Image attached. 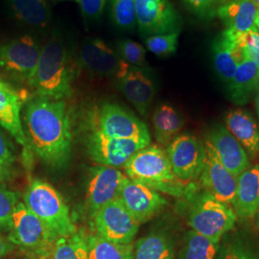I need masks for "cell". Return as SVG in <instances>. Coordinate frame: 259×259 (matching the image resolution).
<instances>
[{
	"instance_id": "6da1fadb",
	"label": "cell",
	"mask_w": 259,
	"mask_h": 259,
	"mask_svg": "<svg viewBox=\"0 0 259 259\" xmlns=\"http://www.w3.org/2000/svg\"><path fill=\"white\" fill-rule=\"evenodd\" d=\"M23 129L30 148L49 167L65 168L71 157L72 133L65 100L30 99L23 111Z\"/></svg>"
},
{
	"instance_id": "7a4b0ae2",
	"label": "cell",
	"mask_w": 259,
	"mask_h": 259,
	"mask_svg": "<svg viewBox=\"0 0 259 259\" xmlns=\"http://www.w3.org/2000/svg\"><path fill=\"white\" fill-rule=\"evenodd\" d=\"M74 58L65 37L54 31L41 47L35 74L30 87L38 97L66 100L73 94Z\"/></svg>"
},
{
	"instance_id": "3957f363",
	"label": "cell",
	"mask_w": 259,
	"mask_h": 259,
	"mask_svg": "<svg viewBox=\"0 0 259 259\" xmlns=\"http://www.w3.org/2000/svg\"><path fill=\"white\" fill-rule=\"evenodd\" d=\"M130 180L146 185L159 193L183 197L186 183L177 178L173 172L166 151L157 145L141 149L123 166Z\"/></svg>"
},
{
	"instance_id": "277c9868",
	"label": "cell",
	"mask_w": 259,
	"mask_h": 259,
	"mask_svg": "<svg viewBox=\"0 0 259 259\" xmlns=\"http://www.w3.org/2000/svg\"><path fill=\"white\" fill-rule=\"evenodd\" d=\"M23 204L41 220L56 239L77 232L64 197L47 182L33 180L23 196Z\"/></svg>"
},
{
	"instance_id": "5b68a950",
	"label": "cell",
	"mask_w": 259,
	"mask_h": 259,
	"mask_svg": "<svg viewBox=\"0 0 259 259\" xmlns=\"http://www.w3.org/2000/svg\"><path fill=\"white\" fill-rule=\"evenodd\" d=\"M236 219L232 206L216 200L206 191L192 198L188 225L192 231L215 243H220L223 236L233 229Z\"/></svg>"
},
{
	"instance_id": "8992f818",
	"label": "cell",
	"mask_w": 259,
	"mask_h": 259,
	"mask_svg": "<svg viewBox=\"0 0 259 259\" xmlns=\"http://www.w3.org/2000/svg\"><path fill=\"white\" fill-rule=\"evenodd\" d=\"M9 239L15 246L36 256H47L56 238L46 225L23 204L19 202L12 214Z\"/></svg>"
},
{
	"instance_id": "52a82bcc",
	"label": "cell",
	"mask_w": 259,
	"mask_h": 259,
	"mask_svg": "<svg viewBox=\"0 0 259 259\" xmlns=\"http://www.w3.org/2000/svg\"><path fill=\"white\" fill-rule=\"evenodd\" d=\"M41 46L32 35H22L0 46V69L13 79L30 84Z\"/></svg>"
},
{
	"instance_id": "ba28073f",
	"label": "cell",
	"mask_w": 259,
	"mask_h": 259,
	"mask_svg": "<svg viewBox=\"0 0 259 259\" xmlns=\"http://www.w3.org/2000/svg\"><path fill=\"white\" fill-rule=\"evenodd\" d=\"M96 124L95 129L110 138L151 142L147 125L117 103H102L96 111Z\"/></svg>"
},
{
	"instance_id": "9c48e42d",
	"label": "cell",
	"mask_w": 259,
	"mask_h": 259,
	"mask_svg": "<svg viewBox=\"0 0 259 259\" xmlns=\"http://www.w3.org/2000/svg\"><path fill=\"white\" fill-rule=\"evenodd\" d=\"M150 144L141 140L110 138L95 128L85 138V148L93 161L116 169L124 166L135 154Z\"/></svg>"
},
{
	"instance_id": "30bf717a",
	"label": "cell",
	"mask_w": 259,
	"mask_h": 259,
	"mask_svg": "<svg viewBox=\"0 0 259 259\" xmlns=\"http://www.w3.org/2000/svg\"><path fill=\"white\" fill-rule=\"evenodd\" d=\"M93 221L96 234L115 244L133 243L139 232V223L118 199L103 205Z\"/></svg>"
},
{
	"instance_id": "8fae6325",
	"label": "cell",
	"mask_w": 259,
	"mask_h": 259,
	"mask_svg": "<svg viewBox=\"0 0 259 259\" xmlns=\"http://www.w3.org/2000/svg\"><path fill=\"white\" fill-rule=\"evenodd\" d=\"M167 156L174 174L185 183L200 178L205 160V147L190 134L179 135L168 146Z\"/></svg>"
},
{
	"instance_id": "7c38bea8",
	"label": "cell",
	"mask_w": 259,
	"mask_h": 259,
	"mask_svg": "<svg viewBox=\"0 0 259 259\" xmlns=\"http://www.w3.org/2000/svg\"><path fill=\"white\" fill-rule=\"evenodd\" d=\"M139 33L144 37L180 32L182 19L170 0H135Z\"/></svg>"
},
{
	"instance_id": "4fadbf2b",
	"label": "cell",
	"mask_w": 259,
	"mask_h": 259,
	"mask_svg": "<svg viewBox=\"0 0 259 259\" xmlns=\"http://www.w3.org/2000/svg\"><path fill=\"white\" fill-rule=\"evenodd\" d=\"M79 63L90 73L115 81L128 72L131 65L104 40L93 37L85 39L79 51Z\"/></svg>"
},
{
	"instance_id": "5bb4252c",
	"label": "cell",
	"mask_w": 259,
	"mask_h": 259,
	"mask_svg": "<svg viewBox=\"0 0 259 259\" xmlns=\"http://www.w3.org/2000/svg\"><path fill=\"white\" fill-rule=\"evenodd\" d=\"M128 179L116 168L96 165L91 167L85 192V206L93 219L103 205L119 198L121 188Z\"/></svg>"
},
{
	"instance_id": "9a60e30c",
	"label": "cell",
	"mask_w": 259,
	"mask_h": 259,
	"mask_svg": "<svg viewBox=\"0 0 259 259\" xmlns=\"http://www.w3.org/2000/svg\"><path fill=\"white\" fill-rule=\"evenodd\" d=\"M205 160L200 175V183L204 191L213 196L216 200L230 206L233 205L237 178L224 166L211 143L205 139Z\"/></svg>"
},
{
	"instance_id": "2e32d148",
	"label": "cell",
	"mask_w": 259,
	"mask_h": 259,
	"mask_svg": "<svg viewBox=\"0 0 259 259\" xmlns=\"http://www.w3.org/2000/svg\"><path fill=\"white\" fill-rule=\"evenodd\" d=\"M118 200L139 225L152 219L167 204L166 199L159 192L129 178L121 188Z\"/></svg>"
},
{
	"instance_id": "e0dca14e",
	"label": "cell",
	"mask_w": 259,
	"mask_h": 259,
	"mask_svg": "<svg viewBox=\"0 0 259 259\" xmlns=\"http://www.w3.org/2000/svg\"><path fill=\"white\" fill-rule=\"evenodd\" d=\"M117 89L142 116H146L157 94V87L148 72L132 66L122 78L116 80Z\"/></svg>"
},
{
	"instance_id": "ac0fdd59",
	"label": "cell",
	"mask_w": 259,
	"mask_h": 259,
	"mask_svg": "<svg viewBox=\"0 0 259 259\" xmlns=\"http://www.w3.org/2000/svg\"><path fill=\"white\" fill-rule=\"evenodd\" d=\"M23 104L24 98L21 93L0 77V126L27 151L30 146L21 120Z\"/></svg>"
},
{
	"instance_id": "d6986e66",
	"label": "cell",
	"mask_w": 259,
	"mask_h": 259,
	"mask_svg": "<svg viewBox=\"0 0 259 259\" xmlns=\"http://www.w3.org/2000/svg\"><path fill=\"white\" fill-rule=\"evenodd\" d=\"M206 139L211 143L224 166L233 176L237 178L250 167V159L246 150L225 126L215 125L209 130Z\"/></svg>"
},
{
	"instance_id": "ffe728a7",
	"label": "cell",
	"mask_w": 259,
	"mask_h": 259,
	"mask_svg": "<svg viewBox=\"0 0 259 259\" xmlns=\"http://www.w3.org/2000/svg\"><path fill=\"white\" fill-rule=\"evenodd\" d=\"M213 64L219 78L230 83L237 66L247 59L244 51L235 44L234 34L224 30L212 42Z\"/></svg>"
},
{
	"instance_id": "44dd1931",
	"label": "cell",
	"mask_w": 259,
	"mask_h": 259,
	"mask_svg": "<svg viewBox=\"0 0 259 259\" xmlns=\"http://www.w3.org/2000/svg\"><path fill=\"white\" fill-rule=\"evenodd\" d=\"M232 208L241 219L253 218L259 209V164L250 166L237 177Z\"/></svg>"
},
{
	"instance_id": "7402d4cb",
	"label": "cell",
	"mask_w": 259,
	"mask_h": 259,
	"mask_svg": "<svg viewBox=\"0 0 259 259\" xmlns=\"http://www.w3.org/2000/svg\"><path fill=\"white\" fill-rule=\"evenodd\" d=\"M225 127L251 157L259 153V126L250 111L234 109L225 116Z\"/></svg>"
},
{
	"instance_id": "603a6c76",
	"label": "cell",
	"mask_w": 259,
	"mask_h": 259,
	"mask_svg": "<svg viewBox=\"0 0 259 259\" xmlns=\"http://www.w3.org/2000/svg\"><path fill=\"white\" fill-rule=\"evenodd\" d=\"M258 14V8L251 0H229L218 10L217 17L222 20L226 30L237 35L255 26Z\"/></svg>"
},
{
	"instance_id": "cb8c5ba5",
	"label": "cell",
	"mask_w": 259,
	"mask_h": 259,
	"mask_svg": "<svg viewBox=\"0 0 259 259\" xmlns=\"http://www.w3.org/2000/svg\"><path fill=\"white\" fill-rule=\"evenodd\" d=\"M12 16L19 23L45 32L51 22L48 0H5Z\"/></svg>"
},
{
	"instance_id": "d4e9b609",
	"label": "cell",
	"mask_w": 259,
	"mask_h": 259,
	"mask_svg": "<svg viewBox=\"0 0 259 259\" xmlns=\"http://www.w3.org/2000/svg\"><path fill=\"white\" fill-rule=\"evenodd\" d=\"M229 98L237 106L250 102L259 88V68L252 61L246 59L237 66L230 83L227 84Z\"/></svg>"
},
{
	"instance_id": "484cf974",
	"label": "cell",
	"mask_w": 259,
	"mask_h": 259,
	"mask_svg": "<svg viewBox=\"0 0 259 259\" xmlns=\"http://www.w3.org/2000/svg\"><path fill=\"white\" fill-rule=\"evenodd\" d=\"M175 241L164 230L149 232L134 244V259H174Z\"/></svg>"
},
{
	"instance_id": "4316f807",
	"label": "cell",
	"mask_w": 259,
	"mask_h": 259,
	"mask_svg": "<svg viewBox=\"0 0 259 259\" xmlns=\"http://www.w3.org/2000/svg\"><path fill=\"white\" fill-rule=\"evenodd\" d=\"M152 120L155 138L160 145L166 147L180 135L185 125L182 114L168 104H161L157 107Z\"/></svg>"
},
{
	"instance_id": "83f0119b",
	"label": "cell",
	"mask_w": 259,
	"mask_h": 259,
	"mask_svg": "<svg viewBox=\"0 0 259 259\" xmlns=\"http://www.w3.org/2000/svg\"><path fill=\"white\" fill-rule=\"evenodd\" d=\"M219 248L220 243H215L191 230L185 233L174 259H216Z\"/></svg>"
},
{
	"instance_id": "f1b7e54d",
	"label": "cell",
	"mask_w": 259,
	"mask_h": 259,
	"mask_svg": "<svg viewBox=\"0 0 259 259\" xmlns=\"http://www.w3.org/2000/svg\"><path fill=\"white\" fill-rule=\"evenodd\" d=\"M90 259H134V244H115L97 234L85 235Z\"/></svg>"
},
{
	"instance_id": "f546056e",
	"label": "cell",
	"mask_w": 259,
	"mask_h": 259,
	"mask_svg": "<svg viewBox=\"0 0 259 259\" xmlns=\"http://www.w3.org/2000/svg\"><path fill=\"white\" fill-rule=\"evenodd\" d=\"M47 259H90L85 234L77 232L73 235L59 237L52 245Z\"/></svg>"
},
{
	"instance_id": "4dcf8cb0",
	"label": "cell",
	"mask_w": 259,
	"mask_h": 259,
	"mask_svg": "<svg viewBox=\"0 0 259 259\" xmlns=\"http://www.w3.org/2000/svg\"><path fill=\"white\" fill-rule=\"evenodd\" d=\"M110 13L112 23L118 29L132 32L137 26L135 0H111Z\"/></svg>"
},
{
	"instance_id": "1f68e13d",
	"label": "cell",
	"mask_w": 259,
	"mask_h": 259,
	"mask_svg": "<svg viewBox=\"0 0 259 259\" xmlns=\"http://www.w3.org/2000/svg\"><path fill=\"white\" fill-rule=\"evenodd\" d=\"M180 32L155 35L145 37V46L150 52L159 57H167L176 53L179 46Z\"/></svg>"
},
{
	"instance_id": "d6a6232c",
	"label": "cell",
	"mask_w": 259,
	"mask_h": 259,
	"mask_svg": "<svg viewBox=\"0 0 259 259\" xmlns=\"http://www.w3.org/2000/svg\"><path fill=\"white\" fill-rule=\"evenodd\" d=\"M117 53L132 66L142 67L146 65V50L139 42L132 39H121L117 42Z\"/></svg>"
},
{
	"instance_id": "836d02e7",
	"label": "cell",
	"mask_w": 259,
	"mask_h": 259,
	"mask_svg": "<svg viewBox=\"0 0 259 259\" xmlns=\"http://www.w3.org/2000/svg\"><path fill=\"white\" fill-rule=\"evenodd\" d=\"M234 38L247 59L252 61L259 68V30L256 25L245 33L234 35Z\"/></svg>"
},
{
	"instance_id": "e575fe53",
	"label": "cell",
	"mask_w": 259,
	"mask_h": 259,
	"mask_svg": "<svg viewBox=\"0 0 259 259\" xmlns=\"http://www.w3.org/2000/svg\"><path fill=\"white\" fill-rule=\"evenodd\" d=\"M216 259H259V255L244 242L233 239L220 246Z\"/></svg>"
},
{
	"instance_id": "d590c367",
	"label": "cell",
	"mask_w": 259,
	"mask_h": 259,
	"mask_svg": "<svg viewBox=\"0 0 259 259\" xmlns=\"http://www.w3.org/2000/svg\"><path fill=\"white\" fill-rule=\"evenodd\" d=\"M19 202V195L17 192L0 185V231L9 230L12 214Z\"/></svg>"
},
{
	"instance_id": "8d00e7d4",
	"label": "cell",
	"mask_w": 259,
	"mask_h": 259,
	"mask_svg": "<svg viewBox=\"0 0 259 259\" xmlns=\"http://www.w3.org/2000/svg\"><path fill=\"white\" fill-rule=\"evenodd\" d=\"M192 13L204 19H210L217 17L218 10L229 0H183Z\"/></svg>"
},
{
	"instance_id": "74e56055",
	"label": "cell",
	"mask_w": 259,
	"mask_h": 259,
	"mask_svg": "<svg viewBox=\"0 0 259 259\" xmlns=\"http://www.w3.org/2000/svg\"><path fill=\"white\" fill-rule=\"evenodd\" d=\"M108 0H78L83 19L89 21L101 18Z\"/></svg>"
},
{
	"instance_id": "f35d334b",
	"label": "cell",
	"mask_w": 259,
	"mask_h": 259,
	"mask_svg": "<svg viewBox=\"0 0 259 259\" xmlns=\"http://www.w3.org/2000/svg\"><path fill=\"white\" fill-rule=\"evenodd\" d=\"M0 160L12 166L16 161V156L9 139L0 130Z\"/></svg>"
},
{
	"instance_id": "ab89813d",
	"label": "cell",
	"mask_w": 259,
	"mask_h": 259,
	"mask_svg": "<svg viewBox=\"0 0 259 259\" xmlns=\"http://www.w3.org/2000/svg\"><path fill=\"white\" fill-rule=\"evenodd\" d=\"M14 249L15 245L8 238H5L0 234V259L7 256Z\"/></svg>"
},
{
	"instance_id": "60d3db41",
	"label": "cell",
	"mask_w": 259,
	"mask_h": 259,
	"mask_svg": "<svg viewBox=\"0 0 259 259\" xmlns=\"http://www.w3.org/2000/svg\"><path fill=\"white\" fill-rule=\"evenodd\" d=\"M13 178L12 166H9L0 160V183L11 181Z\"/></svg>"
},
{
	"instance_id": "b9f144b4",
	"label": "cell",
	"mask_w": 259,
	"mask_h": 259,
	"mask_svg": "<svg viewBox=\"0 0 259 259\" xmlns=\"http://www.w3.org/2000/svg\"><path fill=\"white\" fill-rule=\"evenodd\" d=\"M255 110H256V113H257L259 119V88L255 93Z\"/></svg>"
},
{
	"instance_id": "7bdbcfd3",
	"label": "cell",
	"mask_w": 259,
	"mask_h": 259,
	"mask_svg": "<svg viewBox=\"0 0 259 259\" xmlns=\"http://www.w3.org/2000/svg\"><path fill=\"white\" fill-rule=\"evenodd\" d=\"M254 219H255V224H256V227L258 228L259 230V209L257 210V212L255 213V215H254Z\"/></svg>"
},
{
	"instance_id": "ee69618b",
	"label": "cell",
	"mask_w": 259,
	"mask_h": 259,
	"mask_svg": "<svg viewBox=\"0 0 259 259\" xmlns=\"http://www.w3.org/2000/svg\"><path fill=\"white\" fill-rule=\"evenodd\" d=\"M251 1L254 3V5L259 9V0H251Z\"/></svg>"
},
{
	"instance_id": "f6af8a7d",
	"label": "cell",
	"mask_w": 259,
	"mask_h": 259,
	"mask_svg": "<svg viewBox=\"0 0 259 259\" xmlns=\"http://www.w3.org/2000/svg\"><path fill=\"white\" fill-rule=\"evenodd\" d=\"M255 25H256V27L258 28L259 30V19L258 17L256 18V19H255Z\"/></svg>"
},
{
	"instance_id": "bcb514c9",
	"label": "cell",
	"mask_w": 259,
	"mask_h": 259,
	"mask_svg": "<svg viewBox=\"0 0 259 259\" xmlns=\"http://www.w3.org/2000/svg\"><path fill=\"white\" fill-rule=\"evenodd\" d=\"M38 258L37 259H47V256H37Z\"/></svg>"
},
{
	"instance_id": "7dc6e473",
	"label": "cell",
	"mask_w": 259,
	"mask_h": 259,
	"mask_svg": "<svg viewBox=\"0 0 259 259\" xmlns=\"http://www.w3.org/2000/svg\"><path fill=\"white\" fill-rule=\"evenodd\" d=\"M257 17H258V19H259V14H258V16H257Z\"/></svg>"
},
{
	"instance_id": "c3c4849f",
	"label": "cell",
	"mask_w": 259,
	"mask_h": 259,
	"mask_svg": "<svg viewBox=\"0 0 259 259\" xmlns=\"http://www.w3.org/2000/svg\"><path fill=\"white\" fill-rule=\"evenodd\" d=\"M74 1H78V0H74Z\"/></svg>"
}]
</instances>
